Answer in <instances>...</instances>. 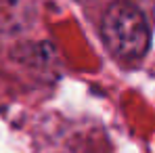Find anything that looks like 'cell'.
Returning <instances> with one entry per match:
<instances>
[{"mask_svg": "<svg viewBox=\"0 0 155 153\" xmlns=\"http://www.w3.org/2000/svg\"><path fill=\"white\" fill-rule=\"evenodd\" d=\"M103 40L122 59H138L151 44V29L140 8L126 0L113 2L103 15Z\"/></svg>", "mask_w": 155, "mask_h": 153, "instance_id": "6da1fadb", "label": "cell"}]
</instances>
